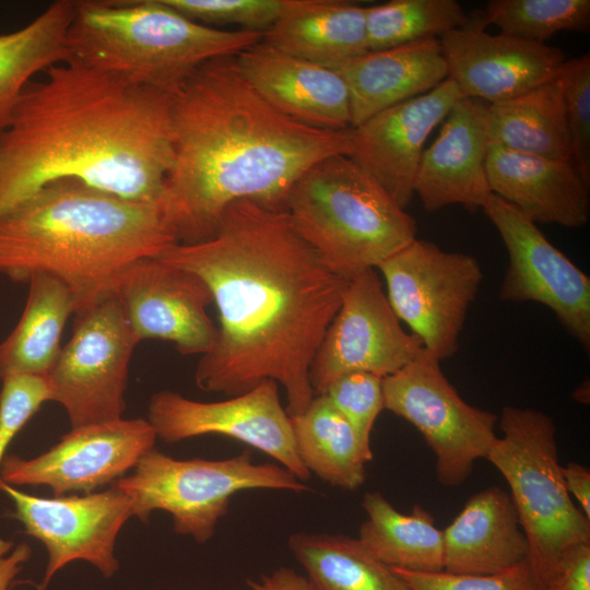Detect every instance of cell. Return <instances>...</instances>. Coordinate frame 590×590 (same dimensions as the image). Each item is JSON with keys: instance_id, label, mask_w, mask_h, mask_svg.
I'll use <instances>...</instances> for the list:
<instances>
[{"instance_id": "ac0fdd59", "label": "cell", "mask_w": 590, "mask_h": 590, "mask_svg": "<svg viewBox=\"0 0 590 590\" xmlns=\"http://www.w3.org/2000/svg\"><path fill=\"white\" fill-rule=\"evenodd\" d=\"M462 94L450 78L432 91L386 108L353 128L349 157L405 210L432 131Z\"/></svg>"}, {"instance_id": "7402d4cb", "label": "cell", "mask_w": 590, "mask_h": 590, "mask_svg": "<svg viewBox=\"0 0 590 590\" xmlns=\"http://www.w3.org/2000/svg\"><path fill=\"white\" fill-rule=\"evenodd\" d=\"M485 168L491 192L534 223L578 228L589 222V186L571 162L489 143Z\"/></svg>"}, {"instance_id": "60d3db41", "label": "cell", "mask_w": 590, "mask_h": 590, "mask_svg": "<svg viewBox=\"0 0 590 590\" xmlns=\"http://www.w3.org/2000/svg\"><path fill=\"white\" fill-rule=\"evenodd\" d=\"M565 487L580 505V510L590 519V471L582 464L569 462L562 465Z\"/></svg>"}, {"instance_id": "836d02e7", "label": "cell", "mask_w": 590, "mask_h": 590, "mask_svg": "<svg viewBox=\"0 0 590 590\" xmlns=\"http://www.w3.org/2000/svg\"><path fill=\"white\" fill-rule=\"evenodd\" d=\"M556 80L563 94L570 162L590 187V55L565 60Z\"/></svg>"}, {"instance_id": "d4e9b609", "label": "cell", "mask_w": 590, "mask_h": 590, "mask_svg": "<svg viewBox=\"0 0 590 590\" xmlns=\"http://www.w3.org/2000/svg\"><path fill=\"white\" fill-rule=\"evenodd\" d=\"M262 42L294 57L335 68L368 51L365 5L347 0H283Z\"/></svg>"}, {"instance_id": "f546056e", "label": "cell", "mask_w": 590, "mask_h": 590, "mask_svg": "<svg viewBox=\"0 0 590 590\" xmlns=\"http://www.w3.org/2000/svg\"><path fill=\"white\" fill-rule=\"evenodd\" d=\"M75 1L52 2L24 27L0 35V131L31 78L67 62V36Z\"/></svg>"}, {"instance_id": "f1b7e54d", "label": "cell", "mask_w": 590, "mask_h": 590, "mask_svg": "<svg viewBox=\"0 0 590 590\" xmlns=\"http://www.w3.org/2000/svg\"><path fill=\"white\" fill-rule=\"evenodd\" d=\"M295 447L309 473L343 489H357L366 479L373 451L364 448L346 418L324 394L314 397L291 416Z\"/></svg>"}, {"instance_id": "4fadbf2b", "label": "cell", "mask_w": 590, "mask_h": 590, "mask_svg": "<svg viewBox=\"0 0 590 590\" xmlns=\"http://www.w3.org/2000/svg\"><path fill=\"white\" fill-rule=\"evenodd\" d=\"M146 420L157 439L166 444L221 435L266 453L303 482L310 477L298 457L291 416L282 405L274 380H264L247 392L215 402L162 390L151 397Z\"/></svg>"}, {"instance_id": "7a4b0ae2", "label": "cell", "mask_w": 590, "mask_h": 590, "mask_svg": "<svg viewBox=\"0 0 590 590\" xmlns=\"http://www.w3.org/2000/svg\"><path fill=\"white\" fill-rule=\"evenodd\" d=\"M173 166L157 204L178 244L212 237L231 204L283 209L311 165L352 150L353 128L320 129L271 106L235 56L199 67L173 94Z\"/></svg>"}, {"instance_id": "277c9868", "label": "cell", "mask_w": 590, "mask_h": 590, "mask_svg": "<svg viewBox=\"0 0 590 590\" xmlns=\"http://www.w3.org/2000/svg\"><path fill=\"white\" fill-rule=\"evenodd\" d=\"M175 244L157 202L59 179L0 215V274L17 282L55 276L72 292L76 312L111 292L132 263Z\"/></svg>"}, {"instance_id": "2e32d148", "label": "cell", "mask_w": 590, "mask_h": 590, "mask_svg": "<svg viewBox=\"0 0 590 590\" xmlns=\"http://www.w3.org/2000/svg\"><path fill=\"white\" fill-rule=\"evenodd\" d=\"M156 440L142 417L74 427L36 457L7 455L0 479L14 487L47 486L54 496L93 493L128 474Z\"/></svg>"}, {"instance_id": "52a82bcc", "label": "cell", "mask_w": 590, "mask_h": 590, "mask_svg": "<svg viewBox=\"0 0 590 590\" xmlns=\"http://www.w3.org/2000/svg\"><path fill=\"white\" fill-rule=\"evenodd\" d=\"M498 422L502 436L485 459L509 486L528 540V560L541 587L562 552L590 543V519L565 487L553 418L535 409L507 405Z\"/></svg>"}, {"instance_id": "1f68e13d", "label": "cell", "mask_w": 590, "mask_h": 590, "mask_svg": "<svg viewBox=\"0 0 590 590\" xmlns=\"http://www.w3.org/2000/svg\"><path fill=\"white\" fill-rule=\"evenodd\" d=\"M469 16L457 0H391L365 5L368 51L439 38L464 27Z\"/></svg>"}, {"instance_id": "603a6c76", "label": "cell", "mask_w": 590, "mask_h": 590, "mask_svg": "<svg viewBox=\"0 0 590 590\" xmlns=\"http://www.w3.org/2000/svg\"><path fill=\"white\" fill-rule=\"evenodd\" d=\"M332 69L347 86L352 128L449 78L439 38L366 51Z\"/></svg>"}, {"instance_id": "30bf717a", "label": "cell", "mask_w": 590, "mask_h": 590, "mask_svg": "<svg viewBox=\"0 0 590 590\" xmlns=\"http://www.w3.org/2000/svg\"><path fill=\"white\" fill-rule=\"evenodd\" d=\"M377 268L399 320L438 359L453 356L484 276L477 259L415 238Z\"/></svg>"}, {"instance_id": "e575fe53", "label": "cell", "mask_w": 590, "mask_h": 590, "mask_svg": "<svg viewBox=\"0 0 590 590\" xmlns=\"http://www.w3.org/2000/svg\"><path fill=\"white\" fill-rule=\"evenodd\" d=\"M346 418L365 449L371 451L370 433L385 409L382 378L364 371L340 376L323 393Z\"/></svg>"}, {"instance_id": "cb8c5ba5", "label": "cell", "mask_w": 590, "mask_h": 590, "mask_svg": "<svg viewBox=\"0 0 590 590\" xmlns=\"http://www.w3.org/2000/svg\"><path fill=\"white\" fill-rule=\"evenodd\" d=\"M442 535L444 570L450 574H496L529 558L511 497L497 486L471 496Z\"/></svg>"}, {"instance_id": "7c38bea8", "label": "cell", "mask_w": 590, "mask_h": 590, "mask_svg": "<svg viewBox=\"0 0 590 590\" xmlns=\"http://www.w3.org/2000/svg\"><path fill=\"white\" fill-rule=\"evenodd\" d=\"M0 491L11 500L13 517L24 532L43 543L47 564L39 590H46L57 573L72 562H86L105 577L119 569L117 538L133 517L130 497L116 485L101 492L36 496L4 483Z\"/></svg>"}, {"instance_id": "74e56055", "label": "cell", "mask_w": 590, "mask_h": 590, "mask_svg": "<svg viewBox=\"0 0 590 590\" xmlns=\"http://www.w3.org/2000/svg\"><path fill=\"white\" fill-rule=\"evenodd\" d=\"M50 401L46 377L17 375L2 379L0 391V470L8 448L42 405Z\"/></svg>"}, {"instance_id": "4316f807", "label": "cell", "mask_w": 590, "mask_h": 590, "mask_svg": "<svg viewBox=\"0 0 590 590\" xmlns=\"http://www.w3.org/2000/svg\"><path fill=\"white\" fill-rule=\"evenodd\" d=\"M489 143L570 162V139L556 76L517 97L484 106Z\"/></svg>"}, {"instance_id": "d6986e66", "label": "cell", "mask_w": 590, "mask_h": 590, "mask_svg": "<svg viewBox=\"0 0 590 590\" xmlns=\"http://www.w3.org/2000/svg\"><path fill=\"white\" fill-rule=\"evenodd\" d=\"M448 75L463 97L487 104L517 97L552 79L565 61L554 46L492 35L477 22L439 37Z\"/></svg>"}, {"instance_id": "d6a6232c", "label": "cell", "mask_w": 590, "mask_h": 590, "mask_svg": "<svg viewBox=\"0 0 590 590\" xmlns=\"http://www.w3.org/2000/svg\"><path fill=\"white\" fill-rule=\"evenodd\" d=\"M477 22L507 36L545 44L563 31L588 32L590 0H489Z\"/></svg>"}, {"instance_id": "83f0119b", "label": "cell", "mask_w": 590, "mask_h": 590, "mask_svg": "<svg viewBox=\"0 0 590 590\" xmlns=\"http://www.w3.org/2000/svg\"><path fill=\"white\" fill-rule=\"evenodd\" d=\"M362 506L367 518L357 540L376 559L391 568L444 570V535L430 512L421 505L400 512L378 491L366 493Z\"/></svg>"}, {"instance_id": "8fae6325", "label": "cell", "mask_w": 590, "mask_h": 590, "mask_svg": "<svg viewBox=\"0 0 590 590\" xmlns=\"http://www.w3.org/2000/svg\"><path fill=\"white\" fill-rule=\"evenodd\" d=\"M385 409L412 424L435 456L447 486L463 483L497 438V416L465 402L424 347L404 367L382 378Z\"/></svg>"}, {"instance_id": "f35d334b", "label": "cell", "mask_w": 590, "mask_h": 590, "mask_svg": "<svg viewBox=\"0 0 590 590\" xmlns=\"http://www.w3.org/2000/svg\"><path fill=\"white\" fill-rule=\"evenodd\" d=\"M540 590H590V543L562 552Z\"/></svg>"}, {"instance_id": "44dd1931", "label": "cell", "mask_w": 590, "mask_h": 590, "mask_svg": "<svg viewBox=\"0 0 590 590\" xmlns=\"http://www.w3.org/2000/svg\"><path fill=\"white\" fill-rule=\"evenodd\" d=\"M235 59L250 85L283 115L320 129L352 128L349 90L335 70L283 52L262 39Z\"/></svg>"}, {"instance_id": "ba28073f", "label": "cell", "mask_w": 590, "mask_h": 590, "mask_svg": "<svg viewBox=\"0 0 590 590\" xmlns=\"http://www.w3.org/2000/svg\"><path fill=\"white\" fill-rule=\"evenodd\" d=\"M113 484L130 497L133 517L141 522L148 523L154 511H165L177 534L191 536L198 543L213 538L232 497L239 492L310 491L282 465L253 462L248 450L221 460H184L154 448Z\"/></svg>"}, {"instance_id": "ab89813d", "label": "cell", "mask_w": 590, "mask_h": 590, "mask_svg": "<svg viewBox=\"0 0 590 590\" xmlns=\"http://www.w3.org/2000/svg\"><path fill=\"white\" fill-rule=\"evenodd\" d=\"M32 550L26 543L14 545L0 538V590H9L13 579L30 559Z\"/></svg>"}, {"instance_id": "5bb4252c", "label": "cell", "mask_w": 590, "mask_h": 590, "mask_svg": "<svg viewBox=\"0 0 590 590\" xmlns=\"http://www.w3.org/2000/svg\"><path fill=\"white\" fill-rule=\"evenodd\" d=\"M482 209L508 253L498 298L546 306L589 353L590 278L514 205L491 193Z\"/></svg>"}, {"instance_id": "d590c367", "label": "cell", "mask_w": 590, "mask_h": 590, "mask_svg": "<svg viewBox=\"0 0 590 590\" xmlns=\"http://www.w3.org/2000/svg\"><path fill=\"white\" fill-rule=\"evenodd\" d=\"M186 17L206 26L239 25L264 32L279 16L283 0H163Z\"/></svg>"}, {"instance_id": "9c48e42d", "label": "cell", "mask_w": 590, "mask_h": 590, "mask_svg": "<svg viewBox=\"0 0 590 590\" xmlns=\"http://www.w3.org/2000/svg\"><path fill=\"white\" fill-rule=\"evenodd\" d=\"M139 342L113 292L75 312L72 335L46 376L50 401L64 409L71 428L122 417Z\"/></svg>"}, {"instance_id": "5b68a950", "label": "cell", "mask_w": 590, "mask_h": 590, "mask_svg": "<svg viewBox=\"0 0 590 590\" xmlns=\"http://www.w3.org/2000/svg\"><path fill=\"white\" fill-rule=\"evenodd\" d=\"M261 39L262 32L198 23L163 0H81L67 61L170 95L203 63Z\"/></svg>"}, {"instance_id": "3957f363", "label": "cell", "mask_w": 590, "mask_h": 590, "mask_svg": "<svg viewBox=\"0 0 590 590\" xmlns=\"http://www.w3.org/2000/svg\"><path fill=\"white\" fill-rule=\"evenodd\" d=\"M46 73L0 131V215L59 179L157 202L174 161L170 95L70 61Z\"/></svg>"}, {"instance_id": "b9f144b4", "label": "cell", "mask_w": 590, "mask_h": 590, "mask_svg": "<svg viewBox=\"0 0 590 590\" xmlns=\"http://www.w3.org/2000/svg\"><path fill=\"white\" fill-rule=\"evenodd\" d=\"M250 590H311L307 578L290 567H279L248 582Z\"/></svg>"}, {"instance_id": "484cf974", "label": "cell", "mask_w": 590, "mask_h": 590, "mask_svg": "<svg viewBox=\"0 0 590 590\" xmlns=\"http://www.w3.org/2000/svg\"><path fill=\"white\" fill-rule=\"evenodd\" d=\"M21 318L0 343V379L30 375L46 377L61 350L64 324L75 312L70 288L48 274L33 275Z\"/></svg>"}, {"instance_id": "9a60e30c", "label": "cell", "mask_w": 590, "mask_h": 590, "mask_svg": "<svg viewBox=\"0 0 590 590\" xmlns=\"http://www.w3.org/2000/svg\"><path fill=\"white\" fill-rule=\"evenodd\" d=\"M423 349L392 310L374 269L349 280L341 305L312 359L309 379L323 394L342 375L364 371L381 378L409 364Z\"/></svg>"}, {"instance_id": "4dcf8cb0", "label": "cell", "mask_w": 590, "mask_h": 590, "mask_svg": "<svg viewBox=\"0 0 590 590\" xmlns=\"http://www.w3.org/2000/svg\"><path fill=\"white\" fill-rule=\"evenodd\" d=\"M311 590H410L393 569L343 534L295 532L287 541Z\"/></svg>"}, {"instance_id": "6da1fadb", "label": "cell", "mask_w": 590, "mask_h": 590, "mask_svg": "<svg viewBox=\"0 0 590 590\" xmlns=\"http://www.w3.org/2000/svg\"><path fill=\"white\" fill-rule=\"evenodd\" d=\"M158 258L200 276L219 310L196 385L234 397L271 379L285 391L288 415L302 413L316 396L310 366L349 280L323 263L286 211L236 201L212 237L177 243Z\"/></svg>"}, {"instance_id": "8d00e7d4", "label": "cell", "mask_w": 590, "mask_h": 590, "mask_svg": "<svg viewBox=\"0 0 590 590\" xmlns=\"http://www.w3.org/2000/svg\"><path fill=\"white\" fill-rule=\"evenodd\" d=\"M392 569L410 590H540L528 559L507 570L489 575Z\"/></svg>"}, {"instance_id": "ffe728a7", "label": "cell", "mask_w": 590, "mask_h": 590, "mask_svg": "<svg viewBox=\"0 0 590 590\" xmlns=\"http://www.w3.org/2000/svg\"><path fill=\"white\" fill-rule=\"evenodd\" d=\"M485 102L462 97L442 121L437 138L424 149L414 182L427 212L460 204L482 209L491 189L485 162L489 148Z\"/></svg>"}, {"instance_id": "8992f818", "label": "cell", "mask_w": 590, "mask_h": 590, "mask_svg": "<svg viewBox=\"0 0 590 590\" xmlns=\"http://www.w3.org/2000/svg\"><path fill=\"white\" fill-rule=\"evenodd\" d=\"M284 210L299 236L340 276L377 268L416 238V222L347 155L308 167Z\"/></svg>"}, {"instance_id": "e0dca14e", "label": "cell", "mask_w": 590, "mask_h": 590, "mask_svg": "<svg viewBox=\"0 0 590 590\" xmlns=\"http://www.w3.org/2000/svg\"><path fill=\"white\" fill-rule=\"evenodd\" d=\"M111 292L139 341H169L182 355L202 356L213 347L217 328L206 314L213 297L193 272L143 258L117 278Z\"/></svg>"}]
</instances>
